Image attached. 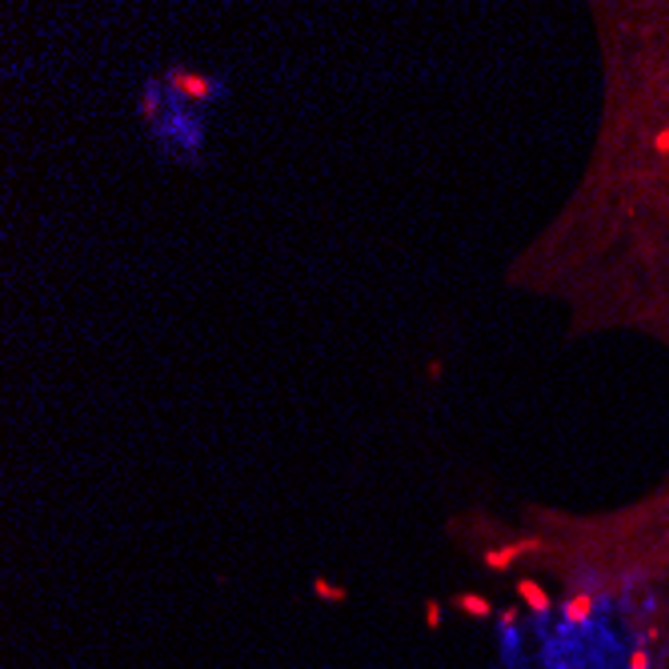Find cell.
I'll list each match as a JSON object with an SVG mask.
<instances>
[{
	"instance_id": "1",
	"label": "cell",
	"mask_w": 669,
	"mask_h": 669,
	"mask_svg": "<svg viewBox=\"0 0 669 669\" xmlns=\"http://www.w3.org/2000/svg\"><path fill=\"white\" fill-rule=\"evenodd\" d=\"M597 113L569 193L501 285L569 341L630 337L669 365V0H589Z\"/></svg>"
},
{
	"instance_id": "2",
	"label": "cell",
	"mask_w": 669,
	"mask_h": 669,
	"mask_svg": "<svg viewBox=\"0 0 669 669\" xmlns=\"http://www.w3.org/2000/svg\"><path fill=\"white\" fill-rule=\"evenodd\" d=\"M445 537L526 605L605 621L625 669H669V474L594 509L469 505L445 521Z\"/></svg>"
}]
</instances>
